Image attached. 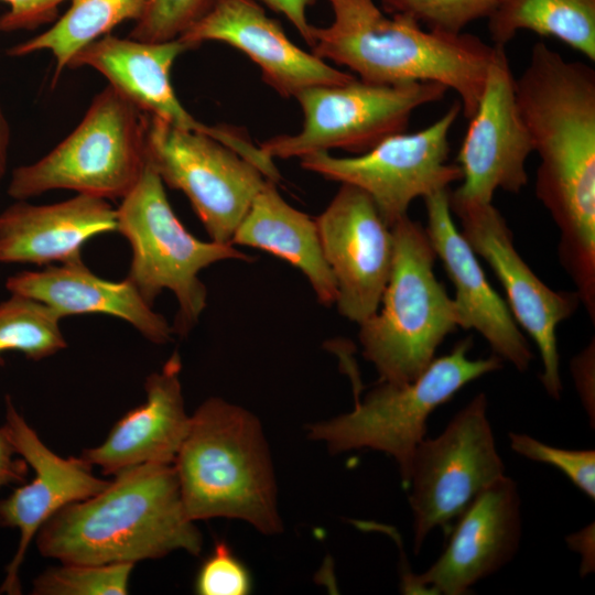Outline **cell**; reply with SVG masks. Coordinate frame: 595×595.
Here are the masks:
<instances>
[{
    "label": "cell",
    "instance_id": "1",
    "mask_svg": "<svg viewBox=\"0 0 595 595\" xmlns=\"http://www.w3.org/2000/svg\"><path fill=\"white\" fill-rule=\"evenodd\" d=\"M520 115L540 158L536 195L560 230L559 257L595 258V69L537 42L515 79Z\"/></svg>",
    "mask_w": 595,
    "mask_h": 595
},
{
    "label": "cell",
    "instance_id": "2",
    "mask_svg": "<svg viewBox=\"0 0 595 595\" xmlns=\"http://www.w3.org/2000/svg\"><path fill=\"white\" fill-rule=\"evenodd\" d=\"M39 552L61 563H133L174 551L198 555L201 531L184 509L173 464H143L113 475L39 530Z\"/></svg>",
    "mask_w": 595,
    "mask_h": 595
},
{
    "label": "cell",
    "instance_id": "3",
    "mask_svg": "<svg viewBox=\"0 0 595 595\" xmlns=\"http://www.w3.org/2000/svg\"><path fill=\"white\" fill-rule=\"evenodd\" d=\"M333 21L312 28L311 52L348 67L359 79L397 85L434 82L454 90L466 119L476 111L495 46L469 33H443L374 0H327Z\"/></svg>",
    "mask_w": 595,
    "mask_h": 595
},
{
    "label": "cell",
    "instance_id": "4",
    "mask_svg": "<svg viewBox=\"0 0 595 595\" xmlns=\"http://www.w3.org/2000/svg\"><path fill=\"white\" fill-rule=\"evenodd\" d=\"M173 465L191 520L238 519L263 534L282 530L270 450L247 409L218 397L205 400L191 415Z\"/></svg>",
    "mask_w": 595,
    "mask_h": 595
},
{
    "label": "cell",
    "instance_id": "5",
    "mask_svg": "<svg viewBox=\"0 0 595 595\" xmlns=\"http://www.w3.org/2000/svg\"><path fill=\"white\" fill-rule=\"evenodd\" d=\"M391 230L390 277L379 309L359 324V342L380 381L403 385L434 360L445 337L458 327V316L435 275L436 253L425 228L407 215Z\"/></svg>",
    "mask_w": 595,
    "mask_h": 595
},
{
    "label": "cell",
    "instance_id": "6",
    "mask_svg": "<svg viewBox=\"0 0 595 595\" xmlns=\"http://www.w3.org/2000/svg\"><path fill=\"white\" fill-rule=\"evenodd\" d=\"M470 337L451 353L434 358L414 380L393 385L379 381L350 412L307 426L309 437L324 442L336 454L353 450L383 452L396 462L407 488L418 445L425 439L428 419L469 382L501 368L491 355L470 358Z\"/></svg>",
    "mask_w": 595,
    "mask_h": 595
},
{
    "label": "cell",
    "instance_id": "7",
    "mask_svg": "<svg viewBox=\"0 0 595 595\" xmlns=\"http://www.w3.org/2000/svg\"><path fill=\"white\" fill-rule=\"evenodd\" d=\"M116 219V230L132 250L127 279L150 305L163 290L174 294L178 309L172 329L180 336L196 326L206 307L199 272L223 260H255L231 244L203 241L187 231L149 161L138 184L121 198Z\"/></svg>",
    "mask_w": 595,
    "mask_h": 595
},
{
    "label": "cell",
    "instance_id": "8",
    "mask_svg": "<svg viewBox=\"0 0 595 595\" xmlns=\"http://www.w3.org/2000/svg\"><path fill=\"white\" fill-rule=\"evenodd\" d=\"M145 132L147 115L107 85L65 139L40 160L12 171L8 195L22 201L71 190L123 198L147 166Z\"/></svg>",
    "mask_w": 595,
    "mask_h": 595
},
{
    "label": "cell",
    "instance_id": "9",
    "mask_svg": "<svg viewBox=\"0 0 595 595\" xmlns=\"http://www.w3.org/2000/svg\"><path fill=\"white\" fill-rule=\"evenodd\" d=\"M448 89L434 82L381 85L354 78L340 85H321L300 91L302 129L262 142L271 159L303 158L342 149L364 153L389 136L404 132L420 107L440 101Z\"/></svg>",
    "mask_w": 595,
    "mask_h": 595
},
{
    "label": "cell",
    "instance_id": "10",
    "mask_svg": "<svg viewBox=\"0 0 595 595\" xmlns=\"http://www.w3.org/2000/svg\"><path fill=\"white\" fill-rule=\"evenodd\" d=\"M506 475L480 392L465 404L441 434L416 447L410 470L409 506L413 551L419 553L436 528L446 533L463 510Z\"/></svg>",
    "mask_w": 595,
    "mask_h": 595
},
{
    "label": "cell",
    "instance_id": "11",
    "mask_svg": "<svg viewBox=\"0 0 595 595\" xmlns=\"http://www.w3.org/2000/svg\"><path fill=\"white\" fill-rule=\"evenodd\" d=\"M462 111L459 100L430 126L387 137L355 156L337 158L315 152L301 158V166L326 180L356 186L367 193L389 227L408 215L410 204L448 190L461 181L457 163H448L450 132Z\"/></svg>",
    "mask_w": 595,
    "mask_h": 595
},
{
    "label": "cell",
    "instance_id": "12",
    "mask_svg": "<svg viewBox=\"0 0 595 595\" xmlns=\"http://www.w3.org/2000/svg\"><path fill=\"white\" fill-rule=\"evenodd\" d=\"M145 144L150 164L164 184L185 194L210 239L231 244L268 180L262 172L204 132L149 116Z\"/></svg>",
    "mask_w": 595,
    "mask_h": 595
},
{
    "label": "cell",
    "instance_id": "13",
    "mask_svg": "<svg viewBox=\"0 0 595 595\" xmlns=\"http://www.w3.org/2000/svg\"><path fill=\"white\" fill-rule=\"evenodd\" d=\"M448 202L459 219L464 238L501 283L517 324L536 343L542 360L540 378L543 388L551 398L560 399L562 382L556 329L577 309L578 294L552 290L536 275L516 250L511 230L493 203L457 199L450 193Z\"/></svg>",
    "mask_w": 595,
    "mask_h": 595
},
{
    "label": "cell",
    "instance_id": "14",
    "mask_svg": "<svg viewBox=\"0 0 595 595\" xmlns=\"http://www.w3.org/2000/svg\"><path fill=\"white\" fill-rule=\"evenodd\" d=\"M447 544L421 574L405 572L404 594L465 595L508 564L521 534V499L517 483L505 475L479 494L455 519Z\"/></svg>",
    "mask_w": 595,
    "mask_h": 595
},
{
    "label": "cell",
    "instance_id": "15",
    "mask_svg": "<svg viewBox=\"0 0 595 595\" xmlns=\"http://www.w3.org/2000/svg\"><path fill=\"white\" fill-rule=\"evenodd\" d=\"M495 46L485 86L456 156L462 183L451 197L493 203L497 190L519 193L528 183L532 141L520 115L505 47Z\"/></svg>",
    "mask_w": 595,
    "mask_h": 595
},
{
    "label": "cell",
    "instance_id": "16",
    "mask_svg": "<svg viewBox=\"0 0 595 595\" xmlns=\"http://www.w3.org/2000/svg\"><path fill=\"white\" fill-rule=\"evenodd\" d=\"M315 223L336 281L337 310L359 325L379 309L390 277L391 227L370 196L349 184H342Z\"/></svg>",
    "mask_w": 595,
    "mask_h": 595
},
{
    "label": "cell",
    "instance_id": "17",
    "mask_svg": "<svg viewBox=\"0 0 595 595\" xmlns=\"http://www.w3.org/2000/svg\"><path fill=\"white\" fill-rule=\"evenodd\" d=\"M188 50L192 46L181 39L143 42L109 33L77 52L67 68H94L144 115L184 130L204 132L238 154L249 155L252 142L244 132L198 121L177 98L171 69L175 60Z\"/></svg>",
    "mask_w": 595,
    "mask_h": 595
},
{
    "label": "cell",
    "instance_id": "18",
    "mask_svg": "<svg viewBox=\"0 0 595 595\" xmlns=\"http://www.w3.org/2000/svg\"><path fill=\"white\" fill-rule=\"evenodd\" d=\"M17 453L33 469L28 484L17 487L0 500V526L15 528L20 538L17 551L6 569L0 593H21L20 567L41 527L62 508L87 499L110 480L93 474L91 465L80 457H62L50 450L6 397V422Z\"/></svg>",
    "mask_w": 595,
    "mask_h": 595
},
{
    "label": "cell",
    "instance_id": "19",
    "mask_svg": "<svg viewBox=\"0 0 595 595\" xmlns=\"http://www.w3.org/2000/svg\"><path fill=\"white\" fill-rule=\"evenodd\" d=\"M178 39L192 48L216 41L241 51L258 65L264 83L283 97L356 78L296 46L256 0H216L208 13Z\"/></svg>",
    "mask_w": 595,
    "mask_h": 595
},
{
    "label": "cell",
    "instance_id": "20",
    "mask_svg": "<svg viewBox=\"0 0 595 595\" xmlns=\"http://www.w3.org/2000/svg\"><path fill=\"white\" fill-rule=\"evenodd\" d=\"M443 190L424 198L432 247L455 288L453 299L458 327L475 329L489 344L494 355L524 371L533 359L526 336L508 305L490 285L476 253L457 229Z\"/></svg>",
    "mask_w": 595,
    "mask_h": 595
},
{
    "label": "cell",
    "instance_id": "21",
    "mask_svg": "<svg viewBox=\"0 0 595 595\" xmlns=\"http://www.w3.org/2000/svg\"><path fill=\"white\" fill-rule=\"evenodd\" d=\"M181 369V357L175 351L161 370L147 377L145 401L125 413L105 441L84 450L82 457L110 476L143 464H173L191 423Z\"/></svg>",
    "mask_w": 595,
    "mask_h": 595
},
{
    "label": "cell",
    "instance_id": "22",
    "mask_svg": "<svg viewBox=\"0 0 595 595\" xmlns=\"http://www.w3.org/2000/svg\"><path fill=\"white\" fill-rule=\"evenodd\" d=\"M116 227V209L101 197L77 194L46 205L15 201L0 213V262L64 263L82 258L90 238Z\"/></svg>",
    "mask_w": 595,
    "mask_h": 595
},
{
    "label": "cell",
    "instance_id": "23",
    "mask_svg": "<svg viewBox=\"0 0 595 595\" xmlns=\"http://www.w3.org/2000/svg\"><path fill=\"white\" fill-rule=\"evenodd\" d=\"M10 294L34 299L52 309L61 318L100 313L128 322L153 344H166L173 329L167 320L153 310L127 278L102 279L91 272L82 258L40 271H21L6 281Z\"/></svg>",
    "mask_w": 595,
    "mask_h": 595
},
{
    "label": "cell",
    "instance_id": "24",
    "mask_svg": "<svg viewBox=\"0 0 595 595\" xmlns=\"http://www.w3.org/2000/svg\"><path fill=\"white\" fill-rule=\"evenodd\" d=\"M232 245L264 250L299 269L323 305L336 303L337 285L315 219L288 204L267 180L236 229Z\"/></svg>",
    "mask_w": 595,
    "mask_h": 595
},
{
    "label": "cell",
    "instance_id": "25",
    "mask_svg": "<svg viewBox=\"0 0 595 595\" xmlns=\"http://www.w3.org/2000/svg\"><path fill=\"white\" fill-rule=\"evenodd\" d=\"M487 19L496 46L505 47L527 30L555 37L595 61V0H498Z\"/></svg>",
    "mask_w": 595,
    "mask_h": 595
},
{
    "label": "cell",
    "instance_id": "26",
    "mask_svg": "<svg viewBox=\"0 0 595 595\" xmlns=\"http://www.w3.org/2000/svg\"><path fill=\"white\" fill-rule=\"evenodd\" d=\"M66 12L51 26L7 50L10 57L50 51L55 60L53 85L73 56L125 21H138L149 0H69Z\"/></svg>",
    "mask_w": 595,
    "mask_h": 595
},
{
    "label": "cell",
    "instance_id": "27",
    "mask_svg": "<svg viewBox=\"0 0 595 595\" xmlns=\"http://www.w3.org/2000/svg\"><path fill=\"white\" fill-rule=\"evenodd\" d=\"M62 318L47 305L18 294L0 302V359L18 351L28 359L42 360L67 346Z\"/></svg>",
    "mask_w": 595,
    "mask_h": 595
},
{
    "label": "cell",
    "instance_id": "28",
    "mask_svg": "<svg viewBox=\"0 0 595 595\" xmlns=\"http://www.w3.org/2000/svg\"><path fill=\"white\" fill-rule=\"evenodd\" d=\"M133 563H61L37 575L34 595H126Z\"/></svg>",
    "mask_w": 595,
    "mask_h": 595
},
{
    "label": "cell",
    "instance_id": "29",
    "mask_svg": "<svg viewBox=\"0 0 595 595\" xmlns=\"http://www.w3.org/2000/svg\"><path fill=\"white\" fill-rule=\"evenodd\" d=\"M498 0H381L389 15H404L428 30L458 34L472 22L488 18Z\"/></svg>",
    "mask_w": 595,
    "mask_h": 595
},
{
    "label": "cell",
    "instance_id": "30",
    "mask_svg": "<svg viewBox=\"0 0 595 595\" xmlns=\"http://www.w3.org/2000/svg\"><path fill=\"white\" fill-rule=\"evenodd\" d=\"M216 0H149L129 37L166 42L181 37L213 8Z\"/></svg>",
    "mask_w": 595,
    "mask_h": 595
},
{
    "label": "cell",
    "instance_id": "31",
    "mask_svg": "<svg viewBox=\"0 0 595 595\" xmlns=\"http://www.w3.org/2000/svg\"><path fill=\"white\" fill-rule=\"evenodd\" d=\"M508 436L511 450L518 455L558 468L585 496L595 499L594 450L562 448L524 433L510 432Z\"/></svg>",
    "mask_w": 595,
    "mask_h": 595
},
{
    "label": "cell",
    "instance_id": "32",
    "mask_svg": "<svg viewBox=\"0 0 595 595\" xmlns=\"http://www.w3.org/2000/svg\"><path fill=\"white\" fill-rule=\"evenodd\" d=\"M195 591L199 595H246L251 591V576L229 545L218 541L197 572Z\"/></svg>",
    "mask_w": 595,
    "mask_h": 595
},
{
    "label": "cell",
    "instance_id": "33",
    "mask_svg": "<svg viewBox=\"0 0 595 595\" xmlns=\"http://www.w3.org/2000/svg\"><path fill=\"white\" fill-rule=\"evenodd\" d=\"M9 9L0 15V32L33 31L53 24L68 0H1Z\"/></svg>",
    "mask_w": 595,
    "mask_h": 595
},
{
    "label": "cell",
    "instance_id": "34",
    "mask_svg": "<svg viewBox=\"0 0 595 595\" xmlns=\"http://www.w3.org/2000/svg\"><path fill=\"white\" fill-rule=\"evenodd\" d=\"M594 339L571 360V372L582 405L586 411L592 426L595 423V348Z\"/></svg>",
    "mask_w": 595,
    "mask_h": 595
},
{
    "label": "cell",
    "instance_id": "35",
    "mask_svg": "<svg viewBox=\"0 0 595 595\" xmlns=\"http://www.w3.org/2000/svg\"><path fill=\"white\" fill-rule=\"evenodd\" d=\"M29 465L17 453L4 424L0 426V489L26 479Z\"/></svg>",
    "mask_w": 595,
    "mask_h": 595
},
{
    "label": "cell",
    "instance_id": "36",
    "mask_svg": "<svg viewBox=\"0 0 595 595\" xmlns=\"http://www.w3.org/2000/svg\"><path fill=\"white\" fill-rule=\"evenodd\" d=\"M264 3L273 11L283 14L298 30L305 42L312 45V28L306 18L309 7L317 0H256Z\"/></svg>",
    "mask_w": 595,
    "mask_h": 595
},
{
    "label": "cell",
    "instance_id": "37",
    "mask_svg": "<svg viewBox=\"0 0 595 595\" xmlns=\"http://www.w3.org/2000/svg\"><path fill=\"white\" fill-rule=\"evenodd\" d=\"M566 542L572 550L581 558V575L584 576L594 571V523L582 530L572 533L566 538Z\"/></svg>",
    "mask_w": 595,
    "mask_h": 595
},
{
    "label": "cell",
    "instance_id": "38",
    "mask_svg": "<svg viewBox=\"0 0 595 595\" xmlns=\"http://www.w3.org/2000/svg\"><path fill=\"white\" fill-rule=\"evenodd\" d=\"M11 142V130L0 98V182L2 181L8 166L9 148Z\"/></svg>",
    "mask_w": 595,
    "mask_h": 595
}]
</instances>
